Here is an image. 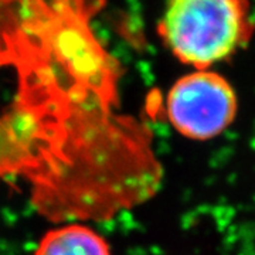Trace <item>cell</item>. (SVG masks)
<instances>
[{"label":"cell","instance_id":"1","mask_svg":"<svg viewBox=\"0 0 255 255\" xmlns=\"http://www.w3.org/2000/svg\"><path fill=\"white\" fill-rule=\"evenodd\" d=\"M255 31L250 0H166L157 33L176 60L213 70L246 48Z\"/></svg>","mask_w":255,"mask_h":255},{"label":"cell","instance_id":"3","mask_svg":"<svg viewBox=\"0 0 255 255\" xmlns=\"http://www.w3.org/2000/svg\"><path fill=\"white\" fill-rule=\"evenodd\" d=\"M34 255H112L108 241L82 224H67L48 230Z\"/></svg>","mask_w":255,"mask_h":255},{"label":"cell","instance_id":"2","mask_svg":"<svg viewBox=\"0 0 255 255\" xmlns=\"http://www.w3.org/2000/svg\"><path fill=\"white\" fill-rule=\"evenodd\" d=\"M170 125L191 140L221 135L237 117L234 87L216 70H194L170 87L164 102Z\"/></svg>","mask_w":255,"mask_h":255}]
</instances>
